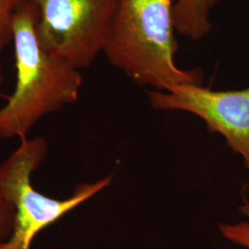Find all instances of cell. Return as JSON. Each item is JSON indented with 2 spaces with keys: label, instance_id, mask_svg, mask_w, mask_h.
<instances>
[{
  "label": "cell",
  "instance_id": "obj_1",
  "mask_svg": "<svg viewBox=\"0 0 249 249\" xmlns=\"http://www.w3.org/2000/svg\"><path fill=\"white\" fill-rule=\"evenodd\" d=\"M38 10L25 0L13 25L16 85L0 108V138L26 139L44 116L75 103L80 95V71L41 45L36 33Z\"/></svg>",
  "mask_w": 249,
  "mask_h": 249
},
{
  "label": "cell",
  "instance_id": "obj_7",
  "mask_svg": "<svg viewBox=\"0 0 249 249\" xmlns=\"http://www.w3.org/2000/svg\"><path fill=\"white\" fill-rule=\"evenodd\" d=\"M25 0H0V51L12 40L13 25L19 7Z\"/></svg>",
  "mask_w": 249,
  "mask_h": 249
},
{
  "label": "cell",
  "instance_id": "obj_8",
  "mask_svg": "<svg viewBox=\"0 0 249 249\" xmlns=\"http://www.w3.org/2000/svg\"><path fill=\"white\" fill-rule=\"evenodd\" d=\"M219 230L226 240L244 249H249V222L222 223Z\"/></svg>",
  "mask_w": 249,
  "mask_h": 249
},
{
  "label": "cell",
  "instance_id": "obj_4",
  "mask_svg": "<svg viewBox=\"0 0 249 249\" xmlns=\"http://www.w3.org/2000/svg\"><path fill=\"white\" fill-rule=\"evenodd\" d=\"M37 37L49 53L80 71L103 53L119 0H30Z\"/></svg>",
  "mask_w": 249,
  "mask_h": 249
},
{
  "label": "cell",
  "instance_id": "obj_5",
  "mask_svg": "<svg viewBox=\"0 0 249 249\" xmlns=\"http://www.w3.org/2000/svg\"><path fill=\"white\" fill-rule=\"evenodd\" d=\"M151 107L162 111L190 113L204 121L212 133L220 134L249 171V87L213 90L185 84L169 90H150Z\"/></svg>",
  "mask_w": 249,
  "mask_h": 249
},
{
  "label": "cell",
  "instance_id": "obj_6",
  "mask_svg": "<svg viewBox=\"0 0 249 249\" xmlns=\"http://www.w3.org/2000/svg\"><path fill=\"white\" fill-rule=\"evenodd\" d=\"M223 0H177L174 7L176 31L191 40H199L212 30L210 14Z\"/></svg>",
  "mask_w": 249,
  "mask_h": 249
},
{
  "label": "cell",
  "instance_id": "obj_3",
  "mask_svg": "<svg viewBox=\"0 0 249 249\" xmlns=\"http://www.w3.org/2000/svg\"><path fill=\"white\" fill-rule=\"evenodd\" d=\"M47 148L42 137L23 139L0 165V190L15 208L11 234L0 249H31L40 231L112 184L110 175L93 183L78 185L67 198L45 196L34 187L32 176L46 158Z\"/></svg>",
  "mask_w": 249,
  "mask_h": 249
},
{
  "label": "cell",
  "instance_id": "obj_9",
  "mask_svg": "<svg viewBox=\"0 0 249 249\" xmlns=\"http://www.w3.org/2000/svg\"><path fill=\"white\" fill-rule=\"evenodd\" d=\"M15 208L0 190V248L9 239L14 223Z\"/></svg>",
  "mask_w": 249,
  "mask_h": 249
},
{
  "label": "cell",
  "instance_id": "obj_11",
  "mask_svg": "<svg viewBox=\"0 0 249 249\" xmlns=\"http://www.w3.org/2000/svg\"><path fill=\"white\" fill-rule=\"evenodd\" d=\"M1 84H2V69L0 66V87H1Z\"/></svg>",
  "mask_w": 249,
  "mask_h": 249
},
{
  "label": "cell",
  "instance_id": "obj_2",
  "mask_svg": "<svg viewBox=\"0 0 249 249\" xmlns=\"http://www.w3.org/2000/svg\"><path fill=\"white\" fill-rule=\"evenodd\" d=\"M177 0H119L104 52L113 66L142 86L169 90L179 85H202L199 70L175 63Z\"/></svg>",
  "mask_w": 249,
  "mask_h": 249
},
{
  "label": "cell",
  "instance_id": "obj_10",
  "mask_svg": "<svg viewBox=\"0 0 249 249\" xmlns=\"http://www.w3.org/2000/svg\"><path fill=\"white\" fill-rule=\"evenodd\" d=\"M239 211L242 214H244V216L249 218V200L246 201L244 204L240 206Z\"/></svg>",
  "mask_w": 249,
  "mask_h": 249
}]
</instances>
